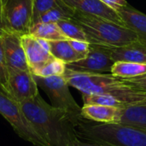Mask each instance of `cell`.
<instances>
[{
    "instance_id": "obj_29",
    "label": "cell",
    "mask_w": 146,
    "mask_h": 146,
    "mask_svg": "<svg viewBox=\"0 0 146 146\" xmlns=\"http://www.w3.org/2000/svg\"><path fill=\"white\" fill-rule=\"evenodd\" d=\"M4 32L3 27V23H2V17H1V11H0V35Z\"/></svg>"
},
{
    "instance_id": "obj_28",
    "label": "cell",
    "mask_w": 146,
    "mask_h": 146,
    "mask_svg": "<svg viewBox=\"0 0 146 146\" xmlns=\"http://www.w3.org/2000/svg\"><path fill=\"white\" fill-rule=\"evenodd\" d=\"M67 146H107L97 143H92V142H86V141H81L80 139L76 138L73 140H71Z\"/></svg>"
},
{
    "instance_id": "obj_17",
    "label": "cell",
    "mask_w": 146,
    "mask_h": 146,
    "mask_svg": "<svg viewBox=\"0 0 146 146\" xmlns=\"http://www.w3.org/2000/svg\"><path fill=\"white\" fill-rule=\"evenodd\" d=\"M50 52L52 56L63 62L66 65L83 59L84 56L78 54L70 45L68 40L48 41Z\"/></svg>"
},
{
    "instance_id": "obj_13",
    "label": "cell",
    "mask_w": 146,
    "mask_h": 146,
    "mask_svg": "<svg viewBox=\"0 0 146 146\" xmlns=\"http://www.w3.org/2000/svg\"><path fill=\"white\" fill-rule=\"evenodd\" d=\"M114 62H129L146 64V44L136 40L120 47H109Z\"/></svg>"
},
{
    "instance_id": "obj_30",
    "label": "cell",
    "mask_w": 146,
    "mask_h": 146,
    "mask_svg": "<svg viewBox=\"0 0 146 146\" xmlns=\"http://www.w3.org/2000/svg\"><path fill=\"white\" fill-rule=\"evenodd\" d=\"M145 104H146V103H145Z\"/></svg>"
},
{
    "instance_id": "obj_2",
    "label": "cell",
    "mask_w": 146,
    "mask_h": 146,
    "mask_svg": "<svg viewBox=\"0 0 146 146\" xmlns=\"http://www.w3.org/2000/svg\"><path fill=\"white\" fill-rule=\"evenodd\" d=\"M63 75L68 86L81 94L111 96L127 106L146 103V91L133 87L111 74L80 73L66 68Z\"/></svg>"
},
{
    "instance_id": "obj_8",
    "label": "cell",
    "mask_w": 146,
    "mask_h": 146,
    "mask_svg": "<svg viewBox=\"0 0 146 146\" xmlns=\"http://www.w3.org/2000/svg\"><path fill=\"white\" fill-rule=\"evenodd\" d=\"M2 89L19 104L39 94L34 75L30 70L9 69L7 81Z\"/></svg>"
},
{
    "instance_id": "obj_26",
    "label": "cell",
    "mask_w": 146,
    "mask_h": 146,
    "mask_svg": "<svg viewBox=\"0 0 146 146\" xmlns=\"http://www.w3.org/2000/svg\"><path fill=\"white\" fill-rule=\"evenodd\" d=\"M127 85L139 90L146 91V74L131 79H121Z\"/></svg>"
},
{
    "instance_id": "obj_25",
    "label": "cell",
    "mask_w": 146,
    "mask_h": 146,
    "mask_svg": "<svg viewBox=\"0 0 146 146\" xmlns=\"http://www.w3.org/2000/svg\"><path fill=\"white\" fill-rule=\"evenodd\" d=\"M68 42L72 48L80 55L83 56L84 57L87 55L90 48V43L86 41L81 40H75V39H68Z\"/></svg>"
},
{
    "instance_id": "obj_9",
    "label": "cell",
    "mask_w": 146,
    "mask_h": 146,
    "mask_svg": "<svg viewBox=\"0 0 146 146\" xmlns=\"http://www.w3.org/2000/svg\"><path fill=\"white\" fill-rule=\"evenodd\" d=\"M114 63L109 47L90 44L87 55L83 59L67 64L66 68L80 73L110 74Z\"/></svg>"
},
{
    "instance_id": "obj_19",
    "label": "cell",
    "mask_w": 146,
    "mask_h": 146,
    "mask_svg": "<svg viewBox=\"0 0 146 146\" xmlns=\"http://www.w3.org/2000/svg\"><path fill=\"white\" fill-rule=\"evenodd\" d=\"M110 74L121 79L135 78L145 74L146 64L129 62H115Z\"/></svg>"
},
{
    "instance_id": "obj_7",
    "label": "cell",
    "mask_w": 146,
    "mask_h": 146,
    "mask_svg": "<svg viewBox=\"0 0 146 146\" xmlns=\"http://www.w3.org/2000/svg\"><path fill=\"white\" fill-rule=\"evenodd\" d=\"M0 115L11 125L14 131L22 139L36 146H50L32 127L23 114L20 104L10 98L0 87Z\"/></svg>"
},
{
    "instance_id": "obj_5",
    "label": "cell",
    "mask_w": 146,
    "mask_h": 146,
    "mask_svg": "<svg viewBox=\"0 0 146 146\" xmlns=\"http://www.w3.org/2000/svg\"><path fill=\"white\" fill-rule=\"evenodd\" d=\"M34 79L38 86H40L50 98L51 105L63 110L68 115L74 127L85 119L81 115V108L76 103L69 91V86L64 75L49 77L34 75Z\"/></svg>"
},
{
    "instance_id": "obj_21",
    "label": "cell",
    "mask_w": 146,
    "mask_h": 146,
    "mask_svg": "<svg viewBox=\"0 0 146 146\" xmlns=\"http://www.w3.org/2000/svg\"><path fill=\"white\" fill-rule=\"evenodd\" d=\"M57 25L62 33L68 39H75L81 41H87V38L86 33L82 30V28L72 19L69 20H62L57 22Z\"/></svg>"
},
{
    "instance_id": "obj_1",
    "label": "cell",
    "mask_w": 146,
    "mask_h": 146,
    "mask_svg": "<svg viewBox=\"0 0 146 146\" xmlns=\"http://www.w3.org/2000/svg\"><path fill=\"white\" fill-rule=\"evenodd\" d=\"M20 106L34 130L50 146H67L77 138L75 127L68 115L48 104L39 94L21 103Z\"/></svg>"
},
{
    "instance_id": "obj_14",
    "label": "cell",
    "mask_w": 146,
    "mask_h": 146,
    "mask_svg": "<svg viewBox=\"0 0 146 146\" xmlns=\"http://www.w3.org/2000/svg\"><path fill=\"white\" fill-rule=\"evenodd\" d=\"M124 26L133 31L139 40L146 44V15L127 4L117 10Z\"/></svg>"
},
{
    "instance_id": "obj_18",
    "label": "cell",
    "mask_w": 146,
    "mask_h": 146,
    "mask_svg": "<svg viewBox=\"0 0 146 146\" xmlns=\"http://www.w3.org/2000/svg\"><path fill=\"white\" fill-rule=\"evenodd\" d=\"M29 33L37 38L44 39L47 41L54 40H68L62 33L57 23H36L30 28Z\"/></svg>"
},
{
    "instance_id": "obj_3",
    "label": "cell",
    "mask_w": 146,
    "mask_h": 146,
    "mask_svg": "<svg viewBox=\"0 0 146 146\" xmlns=\"http://www.w3.org/2000/svg\"><path fill=\"white\" fill-rule=\"evenodd\" d=\"M77 138L107 146H146V131L121 124H104L82 120L76 127Z\"/></svg>"
},
{
    "instance_id": "obj_6",
    "label": "cell",
    "mask_w": 146,
    "mask_h": 146,
    "mask_svg": "<svg viewBox=\"0 0 146 146\" xmlns=\"http://www.w3.org/2000/svg\"><path fill=\"white\" fill-rule=\"evenodd\" d=\"M34 0H0L3 27L5 32L29 33L33 22Z\"/></svg>"
},
{
    "instance_id": "obj_20",
    "label": "cell",
    "mask_w": 146,
    "mask_h": 146,
    "mask_svg": "<svg viewBox=\"0 0 146 146\" xmlns=\"http://www.w3.org/2000/svg\"><path fill=\"white\" fill-rule=\"evenodd\" d=\"M74 12L75 11L73 9H71L69 6H68L63 2L60 5L42 14L37 19V21L34 22V24H36V23H49V22L57 23L58 21H60L62 20H69V19H72Z\"/></svg>"
},
{
    "instance_id": "obj_10",
    "label": "cell",
    "mask_w": 146,
    "mask_h": 146,
    "mask_svg": "<svg viewBox=\"0 0 146 146\" xmlns=\"http://www.w3.org/2000/svg\"><path fill=\"white\" fill-rule=\"evenodd\" d=\"M2 42L8 69L30 70L27 62L21 35L4 31L2 33Z\"/></svg>"
},
{
    "instance_id": "obj_23",
    "label": "cell",
    "mask_w": 146,
    "mask_h": 146,
    "mask_svg": "<svg viewBox=\"0 0 146 146\" xmlns=\"http://www.w3.org/2000/svg\"><path fill=\"white\" fill-rule=\"evenodd\" d=\"M65 70H66V64L63 62L54 58L49 62H47L38 71H37L34 74V75L39 76V77L63 75Z\"/></svg>"
},
{
    "instance_id": "obj_11",
    "label": "cell",
    "mask_w": 146,
    "mask_h": 146,
    "mask_svg": "<svg viewBox=\"0 0 146 146\" xmlns=\"http://www.w3.org/2000/svg\"><path fill=\"white\" fill-rule=\"evenodd\" d=\"M21 43L30 71L34 74L47 62L54 59L50 50L44 47L39 40L30 33L21 36Z\"/></svg>"
},
{
    "instance_id": "obj_24",
    "label": "cell",
    "mask_w": 146,
    "mask_h": 146,
    "mask_svg": "<svg viewBox=\"0 0 146 146\" xmlns=\"http://www.w3.org/2000/svg\"><path fill=\"white\" fill-rule=\"evenodd\" d=\"M9 74L8 66L6 63L3 49V42H2V34L0 35V87L3 88L7 81Z\"/></svg>"
},
{
    "instance_id": "obj_16",
    "label": "cell",
    "mask_w": 146,
    "mask_h": 146,
    "mask_svg": "<svg viewBox=\"0 0 146 146\" xmlns=\"http://www.w3.org/2000/svg\"><path fill=\"white\" fill-rule=\"evenodd\" d=\"M115 124L129 126L146 131V104L130 105L121 109Z\"/></svg>"
},
{
    "instance_id": "obj_27",
    "label": "cell",
    "mask_w": 146,
    "mask_h": 146,
    "mask_svg": "<svg viewBox=\"0 0 146 146\" xmlns=\"http://www.w3.org/2000/svg\"><path fill=\"white\" fill-rule=\"evenodd\" d=\"M102 1L111 9H115V11L128 4L127 0H102Z\"/></svg>"
},
{
    "instance_id": "obj_15",
    "label": "cell",
    "mask_w": 146,
    "mask_h": 146,
    "mask_svg": "<svg viewBox=\"0 0 146 146\" xmlns=\"http://www.w3.org/2000/svg\"><path fill=\"white\" fill-rule=\"evenodd\" d=\"M121 109L100 105V104H84L81 108L83 118L104 124H115L118 121Z\"/></svg>"
},
{
    "instance_id": "obj_22",
    "label": "cell",
    "mask_w": 146,
    "mask_h": 146,
    "mask_svg": "<svg viewBox=\"0 0 146 146\" xmlns=\"http://www.w3.org/2000/svg\"><path fill=\"white\" fill-rule=\"evenodd\" d=\"M82 98L84 104H100L110 107H115L118 109H123L127 107L125 104L116 99L114 97L107 95H87L82 94Z\"/></svg>"
},
{
    "instance_id": "obj_12",
    "label": "cell",
    "mask_w": 146,
    "mask_h": 146,
    "mask_svg": "<svg viewBox=\"0 0 146 146\" xmlns=\"http://www.w3.org/2000/svg\"><path fill=\"white\" fill-rule=\"evenodd\" d=\"M74 11L92 15L124 26L117 11L109 7L102 0H62ZM125 27V26H124Z\"/></svg>"
},
{
    "instance_id": "obj_4",
    "label": "cell",
    "mask_w": 146,
    "mask_h": 146,
    "mask_svg": "<svg viewBox=\"0 0 146 146\" xmlns=\"http://www.w3.org/2000/svg\"><path fill=\"white\" fill-rule=\"evenodd\" d=\"M72 20L84 31L88 43L106 47H120L139 40L127 27L92 15L75 11Z\"/></svg>"
}]
</instances>
